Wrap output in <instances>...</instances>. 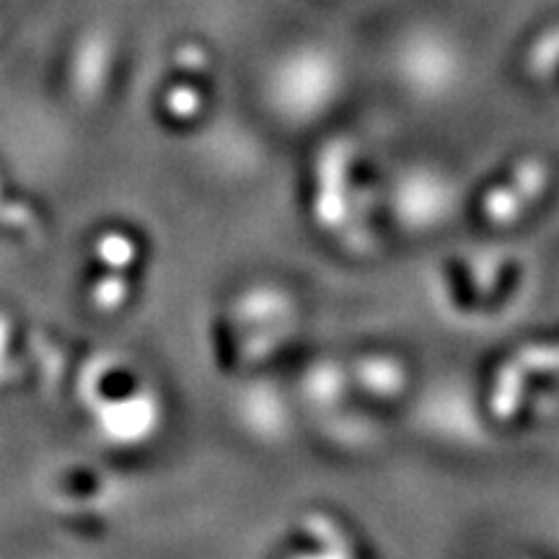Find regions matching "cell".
I'll use <instances>...</instances> for the list:
<instances>
[{
  "mask_svg": "<svg viewBox=\"0 0 559 559\" xmlns=\"http://www.w3.org/2000/svg\"><path fill=\"white\" fill-rule=\"evenodd\" d=\"M549 187V169L544 160H523L513 177L502 185L492 187L485 198H481V218L489 226L506 228L513 226L515 221L523 218L531 202H536L547 192Z\"/></svg>",
  "mask_w": 559,
  "mask_h": 559,
  "instance_id": "6da1fadb",
  "label": "cell"
},
{
  "mask_svg": "<svg viewBox=\"0 0 559 559\" xmlns=\"http://www.w3.org/2000/svg\"><path fill=\"white\" fill-rule=\"evenodd\" d=\"M396 210H400L402 221L409 226H432L449 213V187L438 181L430 174H412L400 185L396 194Z\"/></svg>",
  "mask_w": 559,
  "mask_h": 559,
  "instance_id": "7a4b0ae2",
  "label": "cell"
},
{
  "mask_svg": "<svg viewBox=\"0 0 559 559\" xmlns=\"http://www.w3.org/2000/svg\"><path fill=\"white\" fill-rule=\"evenodd\" d=\"M528 370L519 360L510 358L495 373L492 391H489V409L498 419H513L521 412V404L526 400V381Z\"/></svg>",
  "mask_w": 559,
  "mask_h": 559,
  "instance_id": "3957f363",
  "label": "cell"
},
{
  "mask_svg": "<svg viewBox=\"0 0 559 559\" xmlns=\"http://www.w3.org/2000/svg\"><path fill=\"white\" fill-rule=\"evenodd\" d=\"M358 381L376 396H400L407 386V368L396 358L386 355H373V358L360 360Z\"/></svg>",
  "mask_w": 559,
  "mask_h": 559,
  "instance_id": "277c9868",
  "label": "cell"
},
{
  "mask_svg": "<svg viewBox=\"0 0 559 559\" xmlns=\"http://www.w3.org/2000/svg\"><path fill=\"white\" fill-rule=\"evenodd\" d=\"M528 373H559V342H536L513 355Z\"/></svg>",
  "mask_w": 559,
  "mask_h": 559,
  "instance_id": "5b68a950",
  "label": "cell"
},
{
  "mask_svg": "<svg viewBox=\"0 0 559 559\" xmlns=\"http://www.w3.org/2000/svg\"><path fill=\"white\" fill-rule=\"evenodd\" d=\"M304 559H355V555H337V551H330V555H321V557H304Z\"/></svg>",
  "mask_w": 559,
  "mask_h": 559,
  "instance_id": "8992f818",
  "label": "cell"
}]
</instances>
